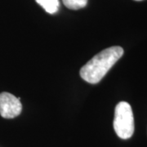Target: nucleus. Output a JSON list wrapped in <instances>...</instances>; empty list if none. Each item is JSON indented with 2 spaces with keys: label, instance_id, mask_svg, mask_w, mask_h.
I'll list each match as a JSON object with an SVG mask.
<instances>
[{
  "label": "nucleus",
  "instance_id": "obj_4",
  "mask_svg": "<svg viewBox=\"0 0 147 147\" xmlns=\"http://www.w3.org/2000/svg\"><path fill=\"white\" fill-rule=\"evenodd\" d=\"M44 10L50 14L56 13L59 9V0H35Z\"/></svg>",
  "mask_w": 147,
  "mask_h": 147
},
{
  "label": "nucleus",
  "instance_id": "obj_2",
  "mask_svg": "<svg viewBox=\"0 0 147 147\" xmlns=\"http://www.w3.org/2000/svg\"><path fill=\"white\" fill-rule=\"evenodd\" d=\"M114 129L117 136L123 140L129 139L134 133V117L131 105L121 101L116 105Z\"/></svg>",
  "mask_w": 147,
  "mask_h": 147
},
{
  "label": "nucleus",
  "instance_id": "obj_6",
  "mask_svg": "<svg viewBox=\"0 0 147 147\" xmlns=\"http://www.w3.org/2000/svg\"><path fill=\"white\" fill-rule=\"evenodd\" d=\"M136 1H142V0H136Z\"/></svg>",
  "mask_w": 147,
  "mask_h": 147
},
{
  "label": "nucleus",
  "instance_id": "obj_3",
  "mask_svg": "<svg viewBox=\"0 0 147 147\" xmlns=\"http://www.w3.org/2000/svg\"><path fill=\"white\" fill-rule=\"evenodd\" d=\"M22 110L20 99L9 92L0 93V115L4 119H14Z\"/></svg>",
  "mask_w": 147,
  "mask_h": 147
},
{
  "label": "nucleus",
  "instance_id": "obj_5",
  "mask_svg": "<svg viewBox=\"0 0 147 147\" xmlns=\"http://www.w3.org/2000/svg\"><path fill=\"white\" fill-rule=\"evenodd\" d=\"M64 5L71 10H79L88 4V0H62Z\"/></svg>",
  "mask_w": 147,
  "mask_h": 147
},
{
  "label": "nucleus",
  "instance_id": "obj_1",
  "mask_svg": "<svg viewBox=\"0 0 147 147\" xmlns=\"http://www.w3.org/2000/svg\"><path fill=\"white\" fill-rule=\"evenodd\" d=\"M123 55V49L114 46L101 51L84 65L79 71L81 78L92 84L99 83Z\"/></svg>",
  "mask_w": 147,
  "mask_h": 147
}]
</instances>
